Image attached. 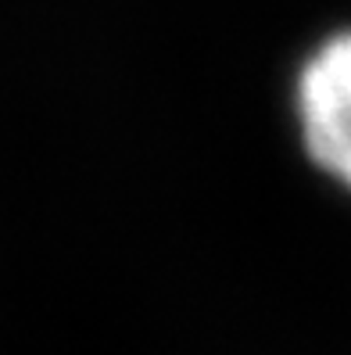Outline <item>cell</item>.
<instances>
[{
    "mask_svg": "<svg viewBox=\"0 0 351 355\" xmlns=\"http://www.w3.org/2000/svg\"><path fill=\"white\" fill-rule=\"evenodd\" d=\"M298 126L308 158L351 194V29L312 51L298 76Z\"/></svg>",
    "mask_w": 351,
    "mask_h": 355,
    "instance_id": "1",
    "label": "cell"
}]
</instances>
